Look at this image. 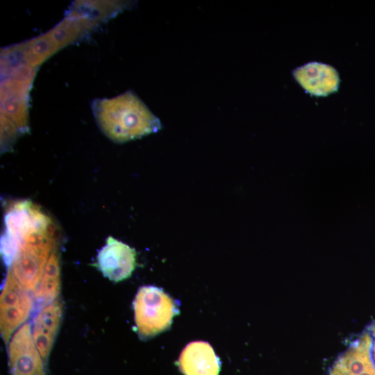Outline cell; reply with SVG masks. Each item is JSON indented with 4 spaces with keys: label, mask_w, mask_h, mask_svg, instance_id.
Listing matches in <instances>:
<instances>
[{
    "label": "cell",
    "mask_w": 375,
    "mask_h": 375,
    "mask_svg": "<svg viewBox=\"0 0 375 375\" xmlns=\"http://www.w3.org/2000/svg\"><path fill=\"white\" fill-rule=\"evenodd\" d=\"M92 110L99 128L115 142L133 140L162 128L160 119L131 91L110 99H97Z\"/></svg>",
    "instance_id": "1"
},
{
    "label": "cell",
    "mask_w": 375,
    "mask_h": 375,
    "mask_svg": "<svg viewBox=\"0 0 375 375\" xmlns=\"http://www.w3.org/2000/svg\"><path fill=\"white\" fill-rule=\"evenodd\" d=\"M51 222L48 215L29 201H19L11 204L4 217L6 229L1 240L4 262L9 267L23 239Z\"/></svg>",
    "instance_id": "4"
},
{
    "label": "cell",
    "mask_w": 375,
    "mask_h": 375,
    "mask_svg": "<svg viewBox=\"0 0 375 375\" xmlns=\"http://www.w3.org/2000/svg\"><path fill=\"white\" fill-rule=\"evenodd\" d=\"M133 305L136 330L141 338H149L167 330L179 313L176 301L155 286L140 288Z\"/></svg>",
    "instance_id": "3"
},
{
    "label": "cell",
    "mask_w": 375,
    "mask_h": 375,
    "mask_svg": "<svg viewBox=\"0 0 375 375\" xmlns=\"http://www.w3.org/2000/svg\"><path fill=\"white\" fill-rule=\"evenodd\" d=\"M372 354H373V358H374V360L375 361V342H374V344L373 345Z\"/></svg>",
    "instance_id": "13"
},
{
    "label": "cell",
    "mask_w": 375,
    "mask_h": 375,
    "mask_svg": "<svg viewBox=\"0 0 375 375\" xmlns=\"http://www.w3.org/2000/svg\"><path fill=\"white\" fill-rule=\"evenodd\" d=\"M372 331L373 334L375 335V322L372 325Z\"/></svg>",
    "instance_id": "14"
},
{
    "label": "cell",
    "mask_w": 375,
    "mask_h": 375,
    "mask_svg": "<svg viewBox=\"0 0 375 375\" xmlns=\"http://www.w3.org/2000/svg\"><path fill=\"white\" fill-rule=\"evenodd\" d=\"M8 353L10 375H46L44 361L33 340L30 322L14 333L8 342Z\"/></svg>",
    "instance_id": "6"
},
{
    "label": "cell",
    "mask_w": 375,
    "mask_h": 375,
    "mask_svg": "<svg viewBox=\"0 0 375 375\" xmlns=\"http://www.w3.org/2000/svg\"><path fill=\"white\" fill-rule=\"evenodd\" d=\"M29 290L23 287L8 269L0 297V330L5 343L21 327L34 308Z\"/></svg>",
    "instance_id": "5"
},
{
    "label": "cell",
    "mask_w": 375,
    "mask_h": 375,
    "mask_svg": "<svg viewBox=\"0 0 375 375\" xmlns=\"http://www.w3.org/2000/svg\"><path fill=\"white\" fill-rule=\"evenodd\" d=\"M178 366L184 375H219L221 362L209 343L195 341L182 351Z\"/></svg>",
    "instance_id": "10"
},
{
    "label": "cell",
    "mask_w": 375,
    "mask_h": 375,
    "mask_svg": "<svg viewBox=\"0 0 375 375\" xmlns=\"http://www.w3.org/2000/svg\"><path fill=\"white\" fill-rule=\"evenodd\" d=\"M294 78L308 93L326 96L338 89L340 78L331 66L321 62H310L293 72Z\"/></svg>",
    "instance_id": "9"
},
{
    "label": "cell",
    "mask_w": 375,
    "mask_h": 375,
    "mask_svg": "<svg viewBox=\"0 0 375 375\" xmlns=\"http://www.w3.org/2000/svg\"><path fill=\"white\" fill-rule=\"evenodd\" d=\"M60 290V267L59 256L56 249L51 253L42 277L33 296L34 309L42 307L57 299Z\"/></svg>",
    "instance_id": "12"
},
{
    "label": "cell",
    "mask_w": 375,
    "mask_h": 375,
    "mask_svg": "<svg viewBox=\"0 0 375 375\" xmlns=\"http://www.w3.org/2000/svg\"><path fill=\"white\" fill-rule=\"evenodd\" d=\"M62 316V305L59 299L38 310L31 324L35 344L47 361L54 343Z\"/></svg>",
    "instance_id": "8"
},
{
    "label": "cell",
    "mask_w": 375,
    "mask_h": 375,
    "mask_svg": "<svg viewBox=\"0 0 375 375\" xmlns=\"http://www.w3.org/2000/svg\"><path fill=\"white\" fill-rule=\"evenodd\" d=\"M97 265L110 280L118 282L131 276L136 266V252L128 244L109 236L99 251Z\"/></svg>",
    "instance_id": "7"
},
{
    "label": "cell",
    "mask_w": 375,
    "mask_h": 375,
    "mask_svg": "<svg viewBox=\"0 0 375 375\" xmlns=\"http://www.w3.org/2000/svg\"><path fill=\"white\" fill-rule=\"evenodd\" d=\"M56 245L53 222L32 231L22 241L8 269L26 290L38 285Z\"/></svg>",
    "instance_id": "2"
},
{
    "label": "cell",
    "mask_w": 375,
    "mask_h": 375,
    "mask_svg": "<svg viewBox=\"0 0 375 375\" xmlns=\"http://www.w3.org/2000/svg\"><path fill=\"white\" fill-rule=\"evenodd\" d=\"M371 344L370 335L363 334L338 360L330 375H375Z\"/></svg>",
    "instance_id": "11"
}]
</instances>
